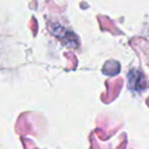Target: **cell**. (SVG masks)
<instances>
[{
  "mask_svg": "<svg viewBox=\"0 0 149 149\" xmlns=\"http://www.w3.org/2000/svg\"><path fill=\"white\" fill-rule=\"evenodd\" d=\"M142 78H144V77H143V74H142L140 71H137V70H132V71L129 72V76H128L129 85H130L133 88H135V90H141L144 85L141 84V83H139V79H142Z\"/></svg>",
  "mask_w": 149,
  "mask_h": 149,
  "instance_id": "obj_1",
  "label": "cell"
}]
</instances>
